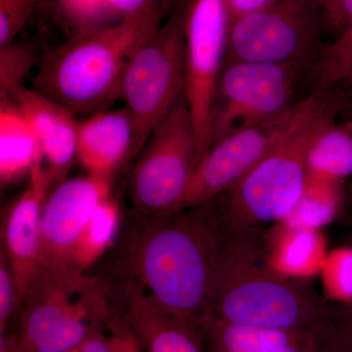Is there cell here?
<instances>
[{"instance_id": "6da1fadb", "label": "cell", "mask_w": 352, "mask_h": 352, "mask_svg": "<svg viewBox=\"0 0 352 352\" xmlns=\"http://www.w3.org/2000/svg\"><path fill=\"white\" fill-rule=\"evenodd\" d=\"M143 219L129 254L127 281L153 302L205 331L214 320L210 289L227 226L210 203Z\"/></svg>"}, {"instance_id": "7a4b0ae2", "label": "cell", "mask_w": 352, "mask_h": 352, "mask_svg": "<svg viewBox=\"0 0 352 352\" xmlns=\"http://www.w3.org/2000/svg\"><path fill=\"white\" fill-rule=\"evenodd\" d=\"M254 229L227 231L215 263L214 319L247 327L318 333L325 340L340 307L263 264Z\"/></svg>"}, {"instance_id": "3957f363", "label": "cell", "mask_w": 352, "mask_h": 352, "mask_svg": "<svg viewBox=\"0 0 352 352\" xmlns=\"http://www.w3.org/2000/svg\"><path fill=\"white\" fill-rule=\"evenodd\" d=\"M162 24L131 19L74 32L41 58L32 89L75 116L89 117L108 110L120 99L132 55Z\"/></svg>"}, {"instance_id": "277c9868", "label": "cell", "mask_w": 352, "mask_h": 352, "mask_svg": "<svg viewBox=\"0 0 352 352\" xmlns=\"http://www.w3.org/2000/svg\"><path fill=\"white\" fill-rule=\"evenodd\" d=\"M330 92L316 91L303 102L289 131L267 156L226 193L217 207L231 230L285 220L307 182V157L315 135L344 112Z\"/></svg>"}, {"instance_id": "5b68a950", "label": "cell", "mask_w": 352, "mask_h": 352, "mask_svg": "<svg viewBox=\"0 0 352 352\" xmlns=\"http://www.w3.org/2000/svg\"><path fill=\"white\" fill-rule=\"evenodd\" d=\"M105 282L66 264L41 263L21 300L14 331L25 352H65L107 329L113 314Z\"/></svg>"}, {"instance_id": "8992f818", "label": "cell", "mask_w": 352, "mask_h": 352, "mask_svg": "<svg viewBox=\"0 0 352 352\" xmlns=\"http://www.w3.org/2000/svg\"><path fill=\"white\" fill-rule=\"evenodd\" d=\"M316 66L317 61L224 63L210 113V147L233 132L278 119L300 105L316 90Z\"/></svg>"}, {"instance_id": "52a82bcc", "label": "cell", "mask_w": 352, "mask_h": 352, "mask_svg": "<svg viewBox=\"0 0 352 352\" xmlns=\"http://www.w3.org/2000/svg\"><path fill=\"white\" fill-rule=\"evenodd\" d=\"M186 48L182 16L175 15L146 38L127 65L120 99L131 113L138 155L150 136L186 100Z\"/></svg>"}, {"instance_id": "ba28073f", "label": "cell", "mask_w": 352, "mask_h": 352, "mask_svg": "<svg viewBox=\"0 0 352 352\" xmlns=\"http://www.w3.org/2000/svg\"><path fill=\"white\" fill-rule=\"evenodd\" d=\"M200 163L195 124L185 100L150 136L131 171L129 197L141 219L179 210Z\"/></svg>"}, {"instance_id": "9c48e42d", "label": "cell", "mask_w": 352, "mask_h": 352, "mask_svg": "<svg viewBox=\"0 0 352 352\" xmlns=\"http://www.w3.org/2000/svg\"><path fill=\"white\" fill-rule=\"evenodd\" d=\"M326 29L325 15L314 2L278 0L230 23L226 63L318 61Z\"/></svg>"}, {"instance_id": "30bf717a", "label": "cell", "mask_w": 352, "mask_h": 352, "mask_svg": "<svg viewBox=\"0 0 352 352\" xmlns=\"http://www.w3.org/2000/svg\"><path fill=\"white\" fill-rule=\"evenodd\" d=\"M186 48V103L198 138L201 162L210 148V113L226 63L230 15L227 0H190L182 16Z\"/></svg>"}, {"instance_id": "8fae6325", "label": "cell", "mask_w": 352, "mask_h": 352, "mask_svg": "<svg viewBox=\"0 0 352 352\" xmlns=\"http://www.w3.org/2000/svg\"><path fill=\"white\" fill-rule=\"evenodd\" d=\"M302 103L278 119L233 132L212 145L197 168L179 210L210 203L240 182L281 140Z\"/></svg>"}, {"instance_id": "7c38bea8", "label": "cell", "mask_w": 352, "mask_h": 352, "mask_svg": "<svg viewBox=\"0 0 352 352\" xmlns=\"http://www.w3.org/2000/svg\"><path fill=\"white\" fill-rule=\"evenodd\" d=\"M113 180L87 175L65 180L50 192L41 220V263L66 264L83 227L111 196Z\"/></svg>"}, {"instance_id": "4fadbf2b", "label": "cell", "mask_w": 352, "mask_h": 352, "mask_svg": "<svg viewBox=\"0 0 352 352\" xmlns=\"http://www.w3.org/2000/svg\"><path fill=\"white\" fill-rule=\"evenodd\" d=\"M51 184L43 164L34 166L28 187L9 206L1 224L2 252L12 272L19 307L41 266V220Z\"/></svg>"}, {"instance_id": "5bb4252c", "label": "cell", "mask_w": 352, "mask_h": 352, "mask_svg": "<svg viewBox=\"0 0 352 352\" xmlns=\"http://www.w3.org/2000/svg\"><path fill=\"white\" fill-rule=\"evenodd\" d=\"M9 98L17 104L38 139L53 190L67 180L76 159L78 120L61 104L24 85Z\"/></svg>"}, {"instance_id": "9a60e30c", "label": "cell", "mask_w": 352, "mask_h": 352, "mask_svg": "<svg viewBox=\"0 0 352 352\" xmlns=\"http://www.w3.org/2000/svg\"><path fill=\"white\" fill-rule=\"evenodd\" d=\"M122 316L145 352H204L203 333L152 302L133 282L124 284Z\"/></svg>"}, {"instance_id": "2e32d148", "label": "cell", "mask_w": 352, "mask_h": 352, "mask_svg": "<svg viewBox=\"0 0 352 352\" xmlns=\"http://www.w3.org/2000/svg\"><path fill=\"white\" fill-rule=\"evenodd\" d=\"M133 144V120L126 107L78 120L76 159L87 175L113 180L131 157Z\"/></svg>"}, {"instance_id": "e0dca14e", "label": "cell", "mask_w": 352, "mask_h": 352, "mask_svg": "<svg viewBox=\"0 0 352 352\" xmlns=\"http://www.w3.org/2000/svg\"><path fill=\"white\" fill-rule=\"evenodd\" d=\"M41 144L24 113L11 98L0 102V182L2 186L22 179L43 164Z\"/></svg>"}, {"instance_id": "ac0fdd59", "label": "cell", "mask_w": 352, "mask_h": 352, "mask_svg": "<svg viewBox=\"0 0 352 352\" xmlns=\"http://www.w3.org/2000/svg\"><path fill=\"white\" fill-rule=\"evenodd\" d=\"M307 178L340 183L352 175V122H329L315 135L307 157Z\"/></svg>"}, {"instance_id": "d6986e66", "label": "cell", "mask_w": 352, "mask_h": 352, "mask_svg": "<svg viewBox=\"0 0 352 352\" xmlns=\"http://www.w3.org/2000/svg\"><path fill=\"white\" fill-rule=\"evenodd\" d=\"M120 224L119 204L109 197L96 208L69 254V264L85 271L94 266L113 244Z\"/></svg>"}, {"instance_id": "ffe728a7", "label": "cell", "mask_w": 352, "mask_h": 352, "mask_svg": "<svg viewBox=\"0 0 352 352\" xmlns=\"http://www.w3.org/2000/svg\"><path fill=\"white\" fill-rule=\"evenodd\" d=\"M342 193L340 183L307 178L300 201L285 219L293 230H312L328 223L339 210Z\"/></svg>"}, {"instance_id": "44dd1931", "label": "cell", "mask_w": 352, "mask_h": 352, "mask_svg": "<svg viewBox=\"0 0 352 352\" xmlns=\"http://www.w3.org/2000/svg\"><path fill=\"white\" fill-rule=\"evenodd\" d=\"M36 63L30 46L16 43L0 46V97L9 98L23 82Z\"/></svg>"}, {"instance_id": "7402d4cb", "label": "cell", "mask_w": 352, "mask_h": 352, "mask_svg": "<svg viewBox=\"0 0 352 352\" xmlns=\"http://www.w3.org/2000/svg\"><path fill=\"white\" fill-rule=\"evenodd\" d=\"M74 32L113 24L105 0H51Z\"/></svg>"}, {"instance_id": "603a6c76", "label": "cell", "mask_w": 352, "mask_h": 352, "mask_svg": "<svg viewBox=\"0 0 352 352\" xmlns=\"http://www.w3.org/2000/svg\"><path fill=\"white\" fill-rule=\"evenodd\" d=\"M323 342L318 333L268 329L245 352H323Z\"/></svg>"}, {"instance_id": "cb8c5ba5", "label": "cell", "mask_w": 352, "mask_h": 352, "mask_svg": "<svg viewBox=\"0 0 352 352\" xmlns=\"http://www.w3.org/2000/svg\"><path fill=\"white\" fill-rule=\"evenodd\" d=\"M324 280L335 300L352 305V249L333 252L324 267Z\"/></svg>"}, {"instance_id": "d4e9b609", "label": "cell", "mask_w": 352, "mask_h": 352, "mask_svg": "<svg viewBox=\"0 0 352 352\" xmlns=\"http://www.w3.org/2000/svg\"><path fill=\"white\" fill-rule=\"evenodd\" d=\"M289 230L292 238L282 248L280 256H277L280 259H277L276 263L287 271L303 272L318 261V258H315L318 254V251H316L318 244L312 230Z\"/></svg>"}, {"instance_id": "484cf974", "label": "cell", "mask_w": 352, "mask_h": 352, "mask_svg": "<svg viewBox=\"0 0 352 352\" xmlns=\"http://www.w3.org/2000/svg\"><path fill=\"white\" fill-rule=\"evenodd\" d=\"M113 22L148 19L163 23L175 0H105Z\"/></svg>"}, {"instance_id": "4316f807", "label": "cell", "mask_w": 352, "mask_h": 352, "mask_svg": "<svg viewBox=\"0 0 352 352\" xmlns=\"http://www.w3.org/2000/svg\"><path fill=\"white\" fill-rule=\"evenodd\" d=\"M41 0H0V46L15 41Z\"/></svg>"}, {"instance_id": "83f0119b", "label": "cell", "mask_w": 352, "mask_h": 352, "mask_svg": "<svg viewBox=\"0 0 352 352\" xmlns=\"http://www.w3.org/2000/svg\"><path fill=\"white\" fill-rule=\"evenodd\" d=\"M19 310V296L6 254H0V333L9 330Z\"/></svg>"}, {"instance_id": "f1b7e54d", "label": "cell", "mask_w": 352, "mask_h": 352, "mask_svg": "<svg viewBox=\"0 0 352 352\" xmlns=\"http://www.w3.org/2000/svg\"><path fill=\"white\" fill-rule=\"evenodd\" d=\"M323 352H352V305L340 307L324 340Z\"/></svg>"}, {"instance_id": "f546056e", "label": "cell", "mask_w": 352, "mask_h": 352, "mask_svg": "<svg viewBox=\"0 0 352 352\" xmlns=\"http://www.w3.org/2000/svg\"><path fill=\"white\" fill-rule=\"evenodd\" d=\"M112 352H145L131 331L113 314L108 325Z\"/></svg>"}, {"instance_id": "4dcf8cb0", "label": "cell", "mask_w": 352, "mask_h": 352, "mask_svg": "<svg viewBox=\"0 0 352 352\" xmlns=\"http://www.w3.org/2000/svg\"><path fill=\"white\" fill-rule=\"evenodd\" d=\"M328 29L333 36L352 25V0H339L327 17Z\"/></svg>"}, {"instance_id": "1f68e13d", "label": "cell", "mask_w": 352, "mask_h": 352, "mask_svg": "<svg viewBox=\"0 0 352 352\" xmlns=\"http://www.w3.org/2000/svg\"><path fill=\"white\" fill-rule=\"evenodd\" d=\"M65 352H112L108 328L92 333L82 342Z\"/></svg>"}, {"instance_id": "d6a6232c", "label": "cell", "mask_w": 352, "mask_h": 352, "mask_svg": "<svg viewBox=\"0 0 352 352\" xmlns=\"http://www.w3.org/2000/svg\"><path fill=\"white\" fill-rule=\"evenodd\" d=\"M276 1L278 0H227L230 23L247 14L265 8Z\"/></svg>"}, {"instance_id": "836d02e7", "label": "cell", "mask_w": 352, "mask_h": 352, "mask_svg": "<svg viewBox=\"0 0 352 352\" xmlns=\"http://www.w3.org/2000/svg\"><path fill=\"white\" fill-rule=\"evenodd\" d=\"M0 352H25L18 342L14 331L0 333Z\"/></svg>"}, {"instance_id": "e575fe53", "label": "cell", "mask_w": 352, "mask_h": 352, "mask_svg": "<svg viewBox=\"0 0 352 352\" xmlns=\"http://www.w3.org/2000/svg\"><path fill=\"white\" fill-rule=\"evenodd\" d=\"M310 1L314 2L315 6L319 7L323 11L325 17H327L331 11L337 6L339 0H310Z\"/></svg>"}]
</instances>
